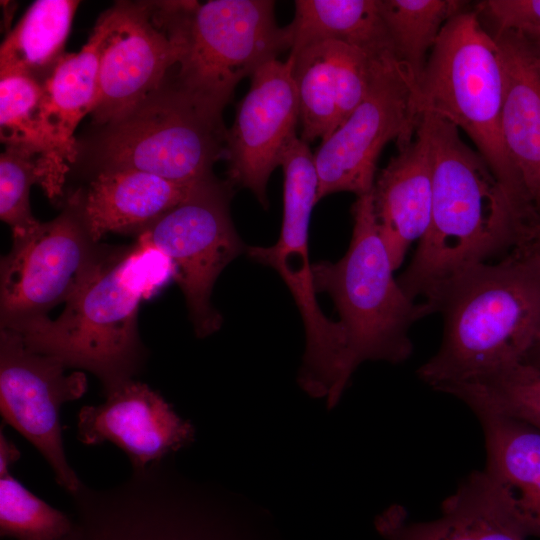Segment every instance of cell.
Returning <instances> with one entry per match:
<instances>
[{
  "mask_svg": "<svg viewBox=\"0 0 540 540\" xmlns=\"http://www.w3.org/2000/svg\"><path fill=\"white\" fill-rule=\"evenodd\" d=\"M199 184H178L134 169H107L94 173L89 186L76 192L88 230L99 242L107 233L141 235Z\"/></svg>",
  "mask_w": 540,
  "mask_h": 540,
  "instance_id": "cell-20",
  "label": "cell"
},
{
  "mask_svg": "<svg viewBox=\"0 0 540 540\" xmlns=\"http://www.w3.org/2000/svg\"><path fill=\"white\" fill-rule=\"evenodd\" d=\"M78 5L74 0L33 2L1 44L0 76L21 75L43 85L66 55Z\"/></svg>",
  "mask_w": 540,
  "mask_h": 540,
  "instance_id": "cell-24",
  "label": "cell"
},
{
  "mask_svg": "<svg viewBox=\"0 0 540 540\" xmlns=\"http://www.w3.org/2000/svg\"><path fill=\"white\" fill-rule=\"evenodd\" d=\"M176 267L144 235L127 246H107L82 287L60 316L14 327L31 350L60 360L69 369L93 373L108 395L133 380L145 358L137 316L143 301L175 280Z\"/></svg>",
  "mask_w": 540,
  "mask_h": 540,
  "instance_id": "cell-2",
  "label": "cell"
},
{
  "mask_svg": "<svg viewBox=\"0 0 540 540\" xmlns=\"http://www.w3.org/2000/svg\"><path fill=\"white\" fill-rule=\"evenodd\" d=\"M98 69L99 36L93 30L82 49L77 53H66L42 85V122L66 165L77 162L78 140L74 132L81 119L90 114L94 107Z\"/></svg>",
  "mask_w": 540,
  "mask_h": 540,
  "instance_id": "cell-22",
  "label": "cell"
},
{
  "mask_svg": "<svg viewBox=\"0 0 540 540\" xmlns=\"http://www.w3.org/2000/svg\"><path fill=\"white\" fill-rule=\"evenodd\" d=\"M12 237L11 250L0 262V327L47 317L50 309L66 303L107 248L92 238L77 192L53 220L38 221Z\"/></svg>",
  "mask_w": 540,
  "mask_h": 540,
  "instance_id": "cell-11",
  "label": "cell"
},
{
  "mask_svg": "<svg viewBox=\"0 0 540 540\" xmlns=\"http://www.w3.org/2000/svg\"><path fill=\"white\" fill-rule=\"evenodd\" d=\"M430 306L443 337L418 377L437 390L495 376L525 363L540 339V269L506 254L453 278Z\"/></svg>",
  "mask_w": 540,
  "mask_h": 540,
  "instance_id": "cell-3",
  "label": "cell"
},
{
  "mask_svg": "<svg viewBox=\"0 0 540 540\" xmlns=\"http://www.w3.org/2000/svg\"><path fill=\"white\" fill-rule=\"evenodd\" d=\"M525 363L540 367V339L534 346Z\"/></svg>",
  "mask_w": 540,
  "mask_h": 540,
  "instance_id": "cell-35",
  "label": "cell"
},
{
  "mask_svg": "<svg viewBox=\"0 0 540 540\" xmlns=\"http://www.w3.org/2000/svg\"><path fill=\"white\" fill-rule=\"evenodd\" d=\"M250 78L249 90L238 103L227 132L224 159L228 181L249 189L267 208L269 177L297 136L299 104L293 59L268 61Z\"/></svg>",
  "mask_w": 540,
  "mask_h": 540,
  "instance_id": "cell-15",
  "label": "cell"
},
{
  "mask_svg": "<svg viewBox=\"0 0 540 540\" xmlns=\"http://www.w3.org/2000/svg\"><path fill=\"white\" fill-rule=\"evenodd\" d=\"M386 540H527L488 490L481 471L471 473L447 497L439 518L411 522L393 505L375 521Z\"/></svg>",
  "mask_w": 540,
  "mask_h": 540,
  "instance_id": "cell-21",
  "label": "cell"
},
{
  "mask_svg": "<svg viewBox=\"0 0 540 540\" xmlns=\"http://www.w3.org/2000/svg\"><path fill=\"white\" fill-rule=\"evenodd\" d=\"M476 12L490 33H512L540 53V0H485Z\"/></svg>",
  "mask_w": 540,
  "mask_h": 540,
  "instance_id": "cell-32",
  "label": "cell"
},
{
  "mask_svg": "<svg viewBox=\"0 0 540 540\" xmlns=\"http://www.w3.org/2000/svg\"><path fill=\"white\" fill-rule=\"evenodd\" d=\"M336 41L308 46L293 59L300 138L307 144L325 139L338 127Z\"/></svg>",
  "mask_w": 540,
  "mask_h": 540,
  "instance_id": "cell-27",
  "label": "cell"
},
{
  "mask_svg": "<svg viewBox=\"0 0 540 540\" xmlns=\"http://www.w3.org/2000/svg\"><path fill=\"white\" fill-rule=\"evenodd\" d=\"M289 55L324 41L361 49L370 56L393 53L378 0H296Z\"/></svg>",
  "mask_w": 540,
  "mask_h": 540,
  "instance_id": "cell-23",
  "label": "cell"
},
{
  "mask_svg": "<svg viewBox=\"0 0 540 540\" xmlns=\"http://www.w3.org/2000/svg\"><path fill=\"white\" fill-rule=\"evenodd\" d=\"M508 254L540 269V217L523 225L515 246Z\"/></svg>",
  "mask_w": 540,
  "mask_h": 540,
  "instance_id": "cell-33",
  "label": "cell"
},
{
  "mask_svg": "<svg viewBox=\"0 0 540 540\" xmlns=\"http://www.w3.org/2000/svg\"><path fill=\"white\" fill-rule=\"evenodd\" d=\"M232 196L233 185L214 177L142 233L174 263L175 280L198 337L220 328L222 317L211 305L212 289L222 270L246 250L231 220Z\"/></svg>",
  "mask_w": 540,
  "mask_h": 540,
  "instance_id": "cell-13",
  "label": "cell"
},
{
  "mask_svg": "<svg viewBox=\"0 0 540 540\" xmlns=\"http://www.w3.org/2000/svg\"><path fill=\"white\" fill-rule=\"evenodd\" d=\"M485 438L486 486L527 537L540 539V431L520 420L474 412Z\"/></svg>",
  "mask_w": 540,
  "mask_h": 540,
  "instance_id": "cell-17",
  "label": "cell"
},
{
  "mask_svg": "<svg viewBox=\"0 0 540 540\" xmlns=\"http://www.w3.org/2000/svg\"><path fill=\"white\" fill-rule=\"evenodd\" d=\"M272 0L184 1V49L170 80L196 105L222 116L238 83L290 50Z\"/></svg>",
  "mask_w": 540,
  "mask_h": 540,
  "instance_id": "cell-8",
  "label": "cell"
},
{
  "mask_svg": "<svg viewBox=\"0 0 540 540\" xmlns=\"http://www.w3.org/2000/svg\"><path fill=\"white\" fill-rule=\"evenodd\" d=\"M473 412L488 411L525 422L540 431V367L522 363L481 380L443 386Z\"/></svg>",
  "mask_w": 540,
  "mask_h": 540,
  "instance_id": "cell-28",
  "label": "cell"
},
{
  "mask_svg": "<svg viewBox=\"0 0 540 540\" xmlns=\"http://www.w3.org/2000/svg\"><path fill=\"white\" fill-rule=\"evenodd\" d=\"M47 179L44 158L33 151L5 146L0 156V217L13 233L33 227L36 220L30 209L29 193L33 184L43 188Z\"/></svg>",
  "mask_w": 540,
  "mask_h": 540,
  "instance_id": "cell-30",
  "label": "cell"
},
{
  "mask_svg": "<svg viewBox=\"0 0 540 540\" xmlns=\"http://www.w3.org/2000/svg\"><path fill=\"white\" fill-rule=\"evenodd\" d=\"M537 53H538V52H537ZM538 54H539V56H540V53H538Z\"/></svg>",
  "mask_w": 540,
  "mask_h": 540,
  "instance_id": "cell-36",
  "label": "cell"
},
{
  "mask_svg": "<svg viewBox=\"0 0 540 540\" xmlns=\"http://www.w3.org/2000/svg\"><path fill=\"white\" fill-rule=\"evenodd\" d=\"M376 224L394 269L415 240L426 233L433 199V161L418 127L414 139L376 176L371 191Z\"/></svg>",
  "mask_w": 540,
  "mask_h": 540,
  "instance_id": "cell-18",
  "label": "cell"
},
{
  "mask_svg": "<svg viewBox=\"0 0 540 540\" xmlns=\"http://www.w3.org/2000/svg\"><path fill=\"white\" fill-rule=\"evenodd\" d=\"M504 93L499 45L476 10L464 9L446 23L429 55L418 84L419 110L467 134L525 217L530 210L502 136Z\"/></svg>",
  "mask_w": 540,
  "mask_h": 540,
  "instance_id": "cell-4",
  "label": "cell"
},
{
  "mask_svg": "<svg viewBox=\"0 0 540 540\" xmlns=\"http://www.w3.org/2000/svg\"><path fill=\"white\" fill-rule=\"evenodd\" d=\"M120 484L71 494V530L59 540H222L214 497L169 462Z\"/></svg>",
  "mask_w": 540,
  "mask_h": 540,
  "instance_id": "cell-9",
  "label": "cell"
},
{
  "mask_svg": "<svg viewBox=\"0 0 540 540\" xmlns=\"http://www.w3.org/2000/svg\"><path fill=\"white\" fill-rule=\"evenodd\" d=\"M72 519L26 489L9 472L0 475V536L13 540H59Z\"/></svg>",
  "mask_w": 540,
  "mask_h": 540,
  "instance_id": "cell-29",
  "label": "cell"
},
{
  "mask_svg": "<svg viewBox=\"0 0 540 540\" xmlns=\"http://www.w3.org/2000/svg\"><path fill=\"white\" fill-rule=\"evenodd\" d=\"M460 0H378L393 53L418 84L446 23L463 11Z\"/></svg>",
  "mask_w": 540,
  "mask_h": 540,
  "instance_id": "cell-26",
  "label": "cell"
},
{
  "mask_svg": "<svg viewBox=\"0 0 540 540\" xmlns=\"http://www.w3.org/2000/svg\"><path fill=\"white\" fill-rule=\"evenodd\" d=\"M381 56V55H380ZM361 49L337 42L336 82L338 126L366 97L372 79L374 59Z\"/></svg>",
  "mask_w": 540,
  "mask_h": 540,
  "instance_id": "cell-31",
  "label": "cell"
},
{
  "mask_svg": "<svg viewBox=\"0 0 540 540\" xmlns=\"http://www.w3.org/2000/svg\"><path fill=\"white\" fill-rule=\"evenodd\" d=\"M417 92L413 77L393 53L374 59L366 97L313 153L317 202L336 192L359 197L372 191L385 145L395 141L401 149L416 135L422 115Z\"/></svg>",
  "mask_w": 540,
  "mask_h": 540,
  "instance_id": "cell-12",
  "label": "cell"
},
{
  "mask_svg": "<svg viewBox=\"0 0 540 540\" xmlns=\"http://www.w3.org/2000/svg\"><path fill=\"white\" fill-rule=\"evenodd\" d=\"M96 127L110 123L157 90L184 49L180 1H118L98 19Z\"/></svg>",
  "mask_w": 540,
  "mask_h": 540,
  "instance_id": "cell-10",
  "label": "cell"
},
{
  "mask_svg": "<svg viewBox=\"0 0 540 540\" xmlns=\"http://www.w3.org/2000/svg\"><path fill=\"white\" fill-rule=\"evenodd\" d=\"M42 85L21 75L0 76V138L40 154L47 166L44 191L54 200L62 196L68 166L60 159L42 122Z\"/></svg>",
  "mask_w": 540,
  "mask_h": 540,
  "instance_id": "cell-25",
  "label": "cell"
},
{
  "mask_svg": "<svg viewBox=\"0 0 540 540\" xmlns=\"http://www.w3.org/2000/svg\"><path fill=\"white\" fill-rule=\"evenodd\" d=\"M21 456L17 446L8 439L4 432L0 431V475L9 473L11 467Z\"/></svg>",
  "mask_w": 540,
  "mask_h": 540,
  "instance_id": "cell-34",
  "label": "cell"
},
{
  "mask_svg": "<svg viewBox=\"0 0 540 540\" xmlns=\"http://www.w3.org/2000/svg\"><path fill=\"white\" fill-rule=\"evenodd\" d=\"M193 425L148 385L130 380L96 406H83L77 438L85 445L111 442L129 458L133 470L166 460L194 440Z\"/></svg>",
  "mask_w": 540,
  "mask_h": 540,
  "instance_id": "cell-16",
  "label": "cell"
},
{
  "mask_svg": "<svg viewBox=\"0 0 540 540\" xmlns=\"http://www.w3.org/2000/svg\"><path fill=\"white\" fill-rule=\"evenodd\" d=\"M283 218L279 239L269 247L249 246L247 254L274 268L289 288L300 311L306 350L298 381L312 397L326 398L327 407L339 401L351 373L347 340L339 321L327 318L318 305L309 262L310 216L317 203L318 178L309 144L296 136L285 149Z\"/></svg>",
  "mask_w": 540,
  "mask_h": 540,
  "instance_id": "cell-7",
  "label": "cell"
},
{
  "mask_svg": "<svg viewBox=\"0 0 540 540\" xmlns=\"http://www.w3.org/2000/svg\"><path fill=\"white\" fill-rule=\"evenodd\" d=\"M505 70L501 129L532 218L540 217V56L512 33H491Z\"/></svg>",
  "mask_w": 540,
  "mask_h": 540,
  "instance_id": "cell-19",
  "label": "cell"
},
{
  "mask_svg": "<svg viewBox=\"0 0 540 540\" xmlns=\"http://www.w3.org/2000/svg\"><path fill=\"white\" fill-rule=\"evenodd\" d=\"M433 161L431 220L398 283L429 305L467 269L515 246L524 219L483 157L449 121L422 113Z\"/></svg>",
  "mask_w": 540,
  "mask_h": 540,
  "instance_id": "cell-1",
  "label": "cell"
},
{
  "mask_svg": "<svg viewBox=\"0 0 540 540\" xmlns=\"http://www.w3.org/2000/svg\"><path fill=\"white\" fill-rule=\"evenodd\" d=\"M222 116L196 105L170 80L118 119L78 141V159L94 173L134 169L195 185L214 178L225 157ZM76 162V163H77Z\"/></svg>",
  "mask_w": 540,
  "mask_h": 540,
  "instance_id": "cell-6",
  "label": "cell"
},
{
  "mask_svg": "<svg viewBox=\"0 0 540 540\" xmlns=\"http://www.w3.org/2000/svg\"><path fill=\"white\" fill-rule=\"evenodd\" d=\"M60 360L28 348L18 333L0 327V411L5 423L40 452L69 494L83 485L68 463L60 411L87 389L84 373H67Z\"/></svg>",
  "mask_w": 540,
  "mask_h": 540,
  "instance_id": "cell-14",
  "label": "cell"
},
{
  "mask_svg": "<svg viewBox=\"0 0 540 540\" xmlns=\"http://www.w3.org/2000/svg\"><path fill=\"white\" fill-rule=\"evenodd\" d=\"M351 212L353 232L345 255L334 263H312V274L316 292L327 293L340 315L352 374L367 360L393 364L407 360L413 351L411 327L433 310L408 297L394 278L371 192L357 197Z\"/></svg>",
  "mask_w": 540,
  "mask_h": 540,
  "instance_id": "cell-5",
  "label": "cell"
}]
</instances>
